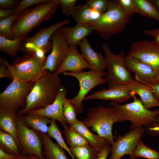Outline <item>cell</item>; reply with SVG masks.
Here are the masks:
<instances>
[{
  "mask_svg": "<svg viewBox=\"0 0 159 159\" xmlns=\"http://www.w3.org/2000/svg\"><path fill=\"white\" fill-rule=\"evenodd\" d=\"M59 5L58 0H47L19 14L11 27L13 39L23 40L29 32L43 22L50 19Z\"/></svg>",
  "mask_w": 159,
  "mask_h": 159,
  "instance_id": "obj_1",
  "label": "cell"
},
{
  "mask_svg": "<svg viewBox=\"0 0 159 159\" xmlns=\"http://www.w3.org/2000/svg\"><path fill=\"white\" fill-rule=\"evenodd\" d=\"M62 85L58 75L45 69L42 77L34 83L27 98L25 107L19 110L21 116L29 112L44 108L54 101Z\"/></svg>",
  "mask_w": 159,
  "mask_h": 159,
  "instance_id": "obj_2",
  "label": "cell"
},
{
  "mask_svg": "<svg viewBox=\"0 0 159 159\" xmlns=\"http://www.w3.org/2000/svg\"><path fill=\"white\" fill-rule=\"evenodd\" d=\"M133 15L124 11L118 0H108L107 11L90 24L101 38L107 40L124 30Z\"/></svg>",
  "mask_w": 159,
  "mask_h": 159,
  "instance_id": "obj_3",
  "label": "cell"
},
{
  "mask_svg": "<svg viewBox=\"0 0 159 159\" xmlns=\"http://www.w3.org/2000/svg\"><path fill=\"white\" fill-rule=\"evenodd\" d=\"M132 98V102L124 105L111 102L110 103L116 112L119 122L130 121L131 130L143 125L146 127L155 121L159 115V108L150 110L145 108L141 99L136 95H133Z\"/></svg>",
  "mask_w": 159,
  "mask_h": 159,
  "instance_id": "obj_4",
  "label": "cell"
},
{
  "mask_svg": "<svg viewBox=\"0 0 159 159\" xmlns=\"http://www.w3.org/2000/svg\"><path fill=\"white\" fill-rule=\"evenodd\" d=\"M47 57H40L35 52L17 58L11 65L5 59V63L13 80L35 83L42 76Z\"/></svg>",
  "mask_w": 159,
  "mask_h": 159,
  "instance_id": "obj_5",
  "label": "cell"
},
{
  "mask_svg": "<svg viewBox=\"0 0 159 159\" xmlns=\"http://www.w3.org/2000/svg\"><path fill=\"white\" fill-rule=\"evenodd\" d=\"M88 128L104 138L111 145L113 140L112 127L114 124L119 122L116 111L111 106L105 107L102 105L90 107L86 118L83 121Z\"/></svg>",
  "mask_w": 159,
  "mask_h": 159,
  "instance_id": "obj_6",
  "label": "cell"
},
{
  "mask_svg": "<svg viewBox=\"0 0 159 159\" xmlns=\"http://www.w3.org/2000/svg\"><path fill=\"white\" fill-rule=\"evenodd\" d=\"M102 47L107 70L104 76L107 83V89L120 85H127L133 82L135 80L125 63L124 52L121 51L118 54H114L106 42L103 44Z\"/></svg>",
  "mask_w": 159,
  "mask_h": 159,
  "instance_id": "obj_7",
  "label": "cell"
},
{
  "mask_svg": "<svg viewBox=\"0 0 159 159\" xmlns=\"http://www.w3.org/2000/svg\"><path fill=\"white\" fill-rule=\"evenodd\" d=\"M105 72H100L90 69L88 71H83L79 72H65L64 74L67 76L76 78L78 81L80 90L77 95L74 98L69 99L74 107L77 115L82 112V102L88 93L96 86L104 84L106 82L104 76Z\"/></svg>",
  "mask_w": 159,
  "mask_h": 159,
  "instance_id": "obj_8",
  "label": "cell"
},
{
  "mask_svg": "<svg viewBox=\"0 0 159 159\" xmlns=\"http://www.w3.org/2000/svg\"><path fill=\"white\" fill-rule=\"evenodd\" d=\"M34 83L13 80L0 94V107L17 112L19 108H24L27 97Z\"/></svg>",
  "mask_w": 159,
  "mask_h": 159,
  "instance_id": "obj_9",
  "label": "cell"
},
{
  "mask_svg": "<svg viewBox=\"0 0 159 159\" xmlns=\"http://www.w3.org/2000/svg\"><path fill=\"white\" fill-rule=\"evenodd\" d=\"M69 23V20L67 19L48 27H41L35 34L30 37H26L22 41L21 52L26 54L39 51L45 54L51 51L53 43L50 38L52 35L57 29Z\"/></svg>",
  "mask_w": 159,
  "mask_h": 159,
  "instance_id": "obj_10",
  "label": "cell"
},
{
  "mask_svg": "<svg viewBox=\"0 0 159 159\" xmlns=\"http://www.w3.org/2000/svg\"><path fill=\"white\" fill-rule=\"evenodd\" d=\"M16 125L19 146L23 156L33 155L38 159H46L43 154V145L39 135L27 126L18 115Z\"/></svg>",
  "mask_w": 159,
  "mask_h": 159,
  "instance_id": "obj_11",
  "label": "cell"
},
{
  "mask_svg": "<svg viewBox=\"0 0 159 159\" xmlns=\"http://www.w3.org/2000/svg\"><path fill=\"white\" fill-rule=\"evenodd\" d=\"M136 57L159 74V45L155 41L145 40L133 43L127 55Z\"/></svg>",
  "mask_w": 159,
  "mask_h": 159,
  "instance_id": "obj_12",
  "label": "cell"
},
{
  "mask_svg": "<svg viewBox=\"0 0 159 159\" xmlns=\"http://www.w3.org/2000/svg\"><path fill=\"white\" fill-rule=\"evenodd\" d=\"M143 126L136 127L122 135H118L117 141L111 147L109 159H120L125 155L130 156L140 139L145 135Z\"/></svg>",
  "mask_w": 159,
  "mask_h": 159,
  "instance_id": "obj_13",
  "label": "cell"
},
{
  "mask_svg": "<svg viewBox=\"0 0 159 159\" xmlns=\"http://www.w3.org/2000/svg\"><path fill=\"white\" fill-rule=\"evenodd\" d=\"M50 40L53 43L51 53L47 57L44 69L54 74L67 56L69 46L67 42L61 28L52 34Z\"/></svg>",
  "mask_w": 159,
  "mask_h": 159,
  "instance_id": "obj_14",
  "label": "cell"
},
{
  "mask_svg": "<svg viewBox=\"0 0 159 159\" xmlns=\"http://www.w3.org/2000/svg\"><path fill=\"white\" fill-rule=\"evenodd\" d=\"M67 91V88L62 85L52 103L44 108L30 111L26 114L37 115L57 120L64 127L67 125V123L63 115V108Z\"/></svg>",
  "mask_w": 159,
  "mask_h": 159,
  "instance_id": "obj_15",
  "label": "cell"
},
{
  "mask_svg": "<svg viewBox=\"0 0 159 159\" xmlns=\"http://www.w3.org/2000/svg\"><path fill=\"white\" fill-rule=\"evenodd\" d=\"M134 95L135 94L129 90L125 85H120L95 91L87 95L84 100L98 99L120 104L126 102L132 98Z\"/></svg>",
  "mask_w": 159,
  "mask_h": 159,
  "instance_id": "obj_16",
  "label": "cell"
},
{
  "mask_svg": "<svg viewBox=\"0 0 159 159\" xmlns=\"http://www.w3.org/2000/svg\"><path fill=\"white\" fill-rule=\"evenodd\" d=\"M124 62L129 71L135 74V79L140 82L151 85L157 75L151 67L137 58L127 55Z\"/></svg>",
  "mask_w": 159,
  "mask_h": 159,
  "instance_id": "obj_17",
  "label": "cell"
},
{
  "mask_svg": "<svg viewBox=\"0 0 159 159\" xmlns=\"http://www.w3.org/2000/svg\"><path fill=\"white\" fill-rule=\"evenodd\" d=\"M90 67L80 54L76 46H69L68 53L59 68L54 74L69 72L73 73L81 72Z\"/></svg>",
  "mask_w": 159,
  "mask_h": 159,
  "instance_id": "obj_18",
  "label": "cell"
},
{
  "mask_svg": "<svg viewBox=\"0 0 159 159\" xmlns=\"http://www.w3.org/2000/svg\"><path fill=\"white\" fill-rule=\"evenodd\" d=\"M81 55L90 67V69L98 72H105L106 69L104 56L101 53L95 51L90 45L87 37L80 42Z\"/></svg>",
  "mask_w": 159,
  "mask_h": 159,
  "instance_id": "obj_19",
  "label": "cell"
},
{
  "mask_svg": "<svg viewBox=\"0 0 159 159\" xmlns=\"http://www.w3.org/2000/svg\"><path fill=\"white\" fill-rule=\"evenodd\" d=\"M69 46H76L86 36L91 35L94 30L91 24L77 23L74 27L61 28Z\"/></svg>",
  "mask_w": 159,
  "mask_h": 159,
  "instance_id": "obj_20",
  "label": "cell"
},
{
  "mask_svg": "<svg viewBox=\"0 0 159 159\" xmlns=\"http://www.w3.org/2000/svg\"><path fill=\"white\" fill-rule=\"evenodd\" d=\"M125 86L129 90L140 97L146 109L149 110L153 107H159V102L155 97L150 85L142 83L135 80Z\"/></svg>",
  "mask_w": 159,
  "mask_h": 159,
  "instance_id": "obj_21",
  "label": "cell"
},
{
  "mask_svg": "<svg viewBox=\"0 0 159 159\" xmlns=\"http://www.w3.org/2000/svg\"><path fill=\"white\" fill-rule=\"evenodd\" d=\"M17 112L0 107L1 129L11 135L19 145L16 120Z\"/></svg>",
  "mask_w": 159,
  "mask_h": 159,
  "instance_id": "obj_22",
  "label": "cell"
},
{
  "mask_svg": "<svg viewBox=\"0 0 159 159\" xmlns=\"http://www.w3.org/2000/svg\"><path fill=\"white\" fill-rule=\"evenodd\" d=\"M69 125L85 138L90 145L99 152L106 143L107 141L104 138L92 133L83 121L78 120Z\"/></svg>",
  "mask_w": 159,
  "mask_h": 159,
  "instance_id": "obj_23",
  "label": "cell"
},
{
  "mask_svg": "<svg viewBox=\"0 0 159 159\" xmlns=\"http://www.w3.org/2000/svg\"><path fill=\"white\" fill-rule=\"evenodd\" d=\"M43 145V154L46 159H68L62 148L54 142L48 134L38 133Z\"/></svg>",
  "mask_w": 159,
  "mask_h": 159,
  "instance_id": "obj_24",
  "label": "cell"
},
{
  "mask_svg": "<svg viewBox=\"0 0 159 159\" xmlns=\"http://www.w3.org/2000/svg\"><path fill=\"white\" fill-rule=\"evenodd\" d=\"M24 123L37 133L47 134L49 126L52 119L42 115L26 114L20 116Z\"/></svg>",
  "mask_w": 159,
  "mask_h": 159,
  "instance_id": "obj_25",
  "label": "cell"
},
{
  "mask_svg": "<svg viewBox=\"0 0 159 159\" xmlns=\"http://www.w3.org/2000/svg\"><path fill=\"white\" fill-rule=\"evenodd\" d=\"M102 13L91 9L85 4L76 6L72 16L77 23L90 24L98 19Z\"/></svg>",
  "mask_w": 159,
  "mask_h": 159,
  "instance_id": "obj_26",
  "label": "cell"
},
{
  "mask_svg": "<svg viewBox=\"0 0 159 159\" xmlns=\"http://www.w3.org/2000/svg\"><path fill=\"white\" fill-rule=\"evenodd\" d=\"M0 148L18 157L22 156L19 145L14 138L1 129L0 130Z\"/></svg>",
  "mask_w": 159,
  "mask_h": 159,
  "instance_id": "obj_27",
  "label": "cell"
},
{
  "mask_svg": "<svg viewBox=\"0 0 159 159\" xmlns=\"http://www.w3.org/2000/svg\"><path fill=\"white\" fill-rule=\"evenodd\" d=\"M64 128V136L70 148L90 145L85 138L70 125H66Z\"/></svg>",
  "mask_w": 159,
  "mask_h": 159,
  "instance_id": "obj_28",
  "label": "cell"
},
{
  "mask_svg": "<svg viewBox=\"0 0 159 159\" xmlns=\"http://www.w3.org/2000/svg\"><path fill=\"white\" fill-rule=\"evenodd\" d=\"M141 16L153 19L159 23V12L150 0H134Z\"/></svg>",
  "mask_w": 159,
  "mask_h": 159,
  "instance_id": "obj_29",
  "label": "cell"
},
{
  "mask_svg": "<svg viewBox=\"0 0 159 159\" xmlns=\"http://www.w3.org/2000/svg\"><path fill=\"white\" fill-rule=\"evenodd\" d=\"M22 41L18 39H11L0 35V51L15 57L21 50Z\"/></svg>",
  "mask_w": 159,
  "mask_h": 159,
  "instance_id": "obj_30",
  "label": "cell"
},
{
  "mask_svg": "<svg viewBox=\"0 0 159 159\" xmlns=\"http://www.w3.org/2000/svg\"><path fill=\"white\" fill-rule=\"evenodd\" d=\"M139 157L148 159H159V152L146 146L140 140L129 158L136 159Z\"/></svg>",
  "mask_w": 159,
  "mask_h": 159,
  "instance_id": "obj_31",
  "label": "cell"
},
{
  "mask_svg": "<svg viewBox=\"0 0 159 159\" xmlns=\"http://www.w3.org/2000/svg\"><path fill=\"white\" fill-rule=\"evenodd\" d=\"M76 159H98L99 152L90 145L70 148Z\"/></svg>",
  "mask_w": 159,
  "mask_h": 159,
  "instance_id": "obj_32",
  "label": "cell"
},
{
  "mask_svg": "<svg viewBox=\"0 0 159 159\" xmlns=\"http://www.w3.org/2000/svg\"><path fill=\"white\" fill-rule=\"evenodd\" d=\"M55 120L52 119L50 125L49 126L47 134L50 138H54L58 144L62 148L65 150L71 156L72 159L75 157L63 138L62 134Z\"/></svg>",
  "mask_w": 159,
  "mask_h": 159,
  "instance_id": "obj_33",
  "label": "cell"
},
{
  "mask_svg": "<svg viewBox=\"0 0 159 159\" xmlns=\"http://www.w3.org/2000/svg\"><path fill=\"white\" fill-rule=\"evenodd\" d=\"M18 14L14 13L8 17L0 18V35L13 39L11 32V27Z\"/></svg>",
  "mask_w": 159,
  "mask_h": 159,
  "instance_id": "obj_34",
  "label": "cell"
},
{
  "mask_svg": "<svg viewBox=\"0 0 159 159\" xmlns=\"http://www.w3.org/2000/svg\"><path fill=\"white\" fill-rule=\"evenodd\" d=\"M63 113L67 123L69 125L78 120L75 108L69 100L66 98L63 105Z\"/></svg>",
  "mask_w": 159,
  "mask_h": 159,
  "instance_id": "obj_35",
  "label": "cell"
},
{
  "mask_svg": "<svg viewBox=\"0 0 159 159\" xmlns=\"http://www.w3.org/2000/svg\"><path fill=\"white\" fill-rule=\"evenodd\" d=\"M86 4L90 9L103 13L107 9L108 0H87Z\"/></svg>",
  "mask_w": 159,
  "mask_h": 159,
  "instance_id": "obj_36",
  "label": "cell"
},
{
  "mask_svg": "<svg viewBox=\"0 0 159 159\" xmlns=\"http://www.w3.org/2000/svg\"><path fill=\"white\" fill-rule=\"evenodd\" d=\"M77 1V0H58L63 12L67 16L72 15Z\"/></svg>",
  "mask_w": 159,
  "mask_h": 159,
  "instance_id": "obj_37",
  "label": "cell"
},
{
  "mask_svg": "<svg viewBox=\"0 0 159 159\" xmlns=\"http://www.w3.org/2000/svg\"><path fill=\"white\" fill-rule=\"evenodd\" d=\"M118 1L123 9L126 12L133 15L138 13L134 0H118Z\"/></svg>",
  "mask_w": 159,
  "mask_h": 159,
  "instance_id": "obj_38",
  "label": "cell"
},
{
  "mask_svg": "<svg viewBox=\"0 0 159 159\" xmlns=\"http://www.w3.org/2000/svg\"><path fill=\"white\" fill-rule=\"evenodd\" d=\"M47 0H23L15 10V14H18L24 11L27 8L35 4H38Z\"/></svg>",
  "mask_w": 159,
  "mask_h": 159,
  "instance_id": "obj_39",
  "label": "cell"
},
{
  "mask_svg": "<svg viewBox=\"0 0 159 159\" xmlns=\"http://www.w3.org/2000/svg\"><path fill=\"white\" fill-rule=\"evenodd\" d=\"M145 130L153 137L159 134V115L157 116L155 121L146 127Z\"/></svg>",
  "mask_w": 159,
  "mask_h": 159,
  "instance_id": "obj_40",
  "label": "cell"
},
{
  "mask_svg": "<svg viewBox=\"0 0 159 159\" xmlns=\"http://www.w3.org/2000/svg\"><path fill=\"white\" fill-rule=\"evenodd\" d=\"M20 2L17 0H0V8L4 9L15 10Z\"/></svg>",
  "mask_w": 159,
  "mask_h": 159,
  "instance_id": "obj_41",
  "label": "cell"
},
{
  "mask_svg": "<svg viewBox=\"0 0 159 159\" xmlns=\"http://www.w3.org/2000/svg\"><path fill=\"white\" fill-rule=\"evenodd\" d=\"M5 59L0 57V78H8L13 80V77L5 63Z\"/></svg>",
  "mask_w": 159,
  "mask_h": 159,
  "instance_id": "obj_42",
  "label": "cell"
},
{
  "mask_svg": "<svg viewBox=\"0 0 159 159\" xmlns=\"http://www.w3.org/2000/svg\"><path fill=\"white\" fill-rule=\"evenodd\" d=\"M110 144L107 141L104 146L99 152L98 159H107L108 155L111 152Z\"/></svg>",
  "mask_w": 159,
  "mask_h": 159,
  "instance_id": "obj_43",
  "label": "cell"
},
{
  "mask_svg": "<svg viewBox=\"0 0 159 159\" xmlns=\"http://www.w3.org/2000/svg\"><path fill=\"white\" fill-rule=\"evenodd\" d=\"M145 34L152 37L153 40L159 45V28L153 29H145L143 31Z\"/></svg>",
  "mask_w": 159,
  "mask_h": 159,
  "instance_id": "obj_44",
  "label": "cell"
},
{
  "mask_svg": "<svg viewBox=\"0 0 159 159\" xmlns=\"http://www.w3.org/2000/svg\"><path fill=\"white\" fill-rule=\"evenodd\" d=\"M19 158L7 153L2 149L0 148V159H17Z\"/></svg>",
  "mask_w": 159,
  "mask_h": 159,
  "instance_id": "obj_45",
  "label": "cell"
},
{
  "mask_svg": "<svg viewBox=\"0 0 159 159\" xmlns=\"http://www.w3.org/2000/svg\"><path fill=\"white\" fill-rule=\"evenodd\" d=\"M15 13V9H0V18L8 17Z\"/></svg>",
  "mask_w": 159,
  "mask_h": 159,
  "instance_id": "obj_46",
  "label": "cell"
},
{
  "mask_svg": "<svg viewBox=\"0 0 159 159\" xmlns=\"http://www.w3.org/2000/svg\"><path fill=\"white\" fill-rule=\"evenodd\" d=\"M153 94L157 100L159 102V83L150 85Z\"/></svg>",
  "mask_w": 159,
  "mask_h": 159,
  "instance_id": "obj_47",
  "label": "cell"
},
{
  "mask_svg": "<svg viewBox=\"0 0 159 159\" xmlns=\"http://www.w3.org/2000/svg\"><path fill=\"white\" fill-rule=\"evenodd\" d=\"M159 12V0H150Z\"/></svg>",
  "mask_w": 159,
  "mask_h": 159,
  "instance_id": "obj_48",
  "label": "cell"
},
{
  "mask_svg": "<svg viewBox=\"0 0 159 159\" xmlns=\"http://www.w3.org/2000/svg\"><path fill=\"white\" fill-rule=\"evenodd\" d=\"M159 83V74L152 80L151 85Z\"/></svg>",
  "mask_w": 159,
  "mask_h": 159,
  "instance_id": "obj_49",
  "label": "cell"
},
{
  "mask_svg": "<svg viewBox=\"0 0 159 159\" xmlns=\"http://www.w3.org/2000/svg\"><path fill=\"white\" fill-rule=\"evenodd\" d=\"M17 159H31L29 156H22Z\"/></svg>",
  "mask_w": 159,
  "mask_h": 159,
  "instance_id": "obj_50",
  "label": "cell"
},
{
  "mask_svg": "<svg viewBox=\"0 0 159 159\" xmlns=\"http://www.w3.org/2000/svg\"><path fill=\"white\" fill-rule=\"evenodd\" d=\"M31 159H38L37 157L33 155L29 156Z\"/></svg>",
  "mask_w": 159,
  "mask_h": 159,
  "instance_id": "obj_51",
  "label": "cell"
},
{
  "mask_svg": "<svg viewBox=\"0 0 159 159\" xmlns=\"http://www.w3.org/2000/svg\"></svg>",
  "mask_w": 159,
  "mask_h": 159,
  "instance_id": "obj_52",
  "label": "cell"
}]
</instances>
